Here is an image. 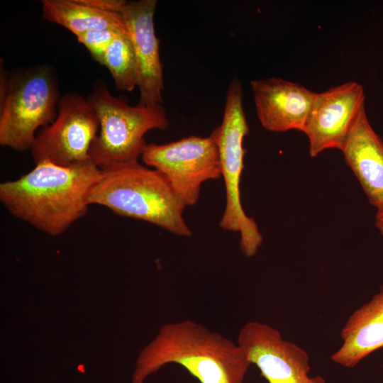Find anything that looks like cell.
<instances>
[{"label": "cell", "mask_w": 383, "mask_h": 383, "mask_svg": "<svg viewBox=\"0 0 383 383\" xmlns=\"http://www.w3.org/2000/svg\"><path fill=\"white\" fill-rule=\"evenodd\" d=\"M364 104L363 87L353 81L317 94L303 130L310 155L327 149L342 150Z\"/></svg>", "instance_id": "obj_10"}, {"label": "cell", "mask_w": 383, "mask_h": 383, "mask_svg": "<svg viewBox=\"0 0 383 383\" xmlns=\"http://www.w3.org/2000/svg\"><path fill=\"white\" fill-rule=\"evenodd\" d=\"M42 16L76 37L94 30L125 28L120 13L103 10L84 0H43Z\"/></svg>", "instance_id": "obj_15"}, {"label": "cell", "mask_w": 383, "mask_h": 383, "mask_svg": "<svg viewBox=\"0 0 383 383\" xmlns=\"http://www.w3.org/2000/svg\"><path fill=\"white\" fill-rule=\"evenodd\" d=\"M182 366L200 383H243L251 365L238 344L192 320L165 324L140 353L132 383L162 366Z\"/></svg>", "instance_id": "obj_2"}, {"label": "cell", "mask_w": 383, "mask_h": 383, "mask_svg": "<svg viewBox=\"0 0 383 383\" xmlns=\"http://www.w3.org/2000/svg\"><path fill=\"white\" fill-rule=\"evenodd\" d=\"M0 145L30 150L40 129L57 115L60 91L48 66L14 71L0 77Z\"/></svg>", "instance_id": "obj_4"}, {"label": "cell", "mask_w": 383, "mask_h": 383, "mask_svg": "<svg viewBox=\"0 0 383 383\" xmlns=\"http://www.w3.org/2000/svg\"><path fill=\"white\" fill-rule=\"evenodd\" d=\"M257 118L266 130L303 132L317 93L278 77L250 82Z\"/></svg>", "instance_id": "obj_12"}, {"label": "cell", "mask_w": 383, "mask_h": 383, "mask_svg": "<svg viewBox=\"0 0 383 383\" xmlns=\"http://www.w3.org/2000/svg\"><path fill=\"white\" fill-rule=\"evenodd\" d=\"M89 204L116 214L155 224L179 236L192 235L183 212L186 205L159 171L137 162L101 169Z\"/></svg>", "instance_id": "obj_3"}, {"label": "cell", "mask_w": 383, "mask_h": 383, "mask_svg": "<svg viewBox=\"0 0 383 383\" xmlns=\"http://www.w3.org/2000/svg\"><path fill=\"white\" fill-rule=\"evenodd\" d=\"M99 121V131L89 157L100 169L138 161L151 130L169 126L162 104L131 106L113 96L104 84H97L88 98Z\"/></svg>", "instance_id": "obj_5"}, {"label": "cell", "mask_w": 383, "mask_h": 383, "mask_svg": "<svg viewBox=\"0 0 383 383\" xmlns=\"http://www.w3.org/2000/svg\"><path fill=\"white\" fill-rule=\"evenodd\" d=\"M156 0L125 1L121 13L131 38L136 57L139 104H162L163 67L155 35Z\"/></svg>", "instance_id": "obj_11"}, {"label": "cell", "mask_w": 383, "mask_h": 383, "mask_svg": "<svg viewBox=\"0 0 383 383\" xmlns=\"http://www.w3.org/2000/svg\"><path fill=\"white\" fill-rule=\"evenodd\" d=\"M243 99L242 82L235 77L228 87L221 124L210 135L218 147L226 187V206L219 226L225 231L239 233L240 250L251 257L262 245L263 237L254 218L244 211L240 200V184L246 152L243 140L249 133Z\"/></svg>", "instance_id": "obj_6"}, {"label": "cell", "mask_w": 383, "mask_h": 383, "mask_svg": "<svg viewBox=\"0 0 383 383\" xmlns=\"http://www.w3.org/2000/svg\"><path fill=\"white\" fill-rule=\"evenodd\" d=\"M237 343L268 383H327L320 375L309 376L307 352L267 323L247 322L238 333Z\"/></svg>", "instance_id": "obj_9"}, {"label": "cell", "mask_w": 383, "mask_h": 383, "mask_svg": "<svg viewBox=\"0 0 383 383\" xmlns=\"http://www.w3.org/2000/svg\"><path fill=\"white\" fill-rule=\"evenodd\" d=\"M125 29L126 28L89 31L77 36V39L87 48L92 57L102 65L104 55L108 46L118 33Z\"/></svg>", "instance_id": "obj_17"}, {"label": "cell", "mask_w": 383, "mask_h": 383, "mask_svg": "<svg viewBox=\"0 0 383 383\" xmlns=\"http://www.w3.org/2000/svg\"><path fill=\"white\" fill-rule=\"evenodd\" d=\"M370 203L383 209V141L371 126L364 109L341 150Z\"/></svg>", "instance_id": "obj_13"}, {"label": "cell", "mask_w": 383, "mask_h": 383, "mask_svg": "<svg viewBox=\"0 0 383 383\" xmlns=\"http://www.w3.org/2000/svg\"><path fill=\"white\" fill-rule=\"evenodd\" d=\"M141 158L165 177L187 207L198 202L204 182L222 177L218 147L211 135H192L167 144L147 143Z\"/></svg>", "instance_id": "obj_7"}, {"label": "cell", "mask_w": 383, "mask_h": 383, "mask_svg": "<svg viewBox=\"0 0 383 383\" xmlns=\"http://www.w3.org/2000/svg\"><path fill=\"white\" fill-rule=\"evenodd\" d=\"M101 170L92 161L60 166L48 162L0 184V201L14 217L56 236L89 209V196Z\"/></svg>", "instance_id": "obj_1"}, {"label": "cell", "mask_w": 383, "mask_h": 383, "mask_svg": "<svg viewBox=\"0 0 383 383\" xmlns=\"http://www.w3.org/2000/svg\"><path fill=\"white\" fill-rule=\"evenodd\" d=\"M102 65L109 70L116 89L132 91L138 87L136 57L127 28L119 31L109 44Z\"/></svg>", "instance_id": "obj_16"}, {"label": "cell", "mask_w": 383, "mask_h": 383, "mask_svg": "<svg viewBox=\"0 0 383 383\" xmlns=\"http://www.w3.org/2000/svg\"><path fill=\"white\" fill-rule=\"evenodd\" d=\"M342 344L331 360L353 368L377 350L383 348V284L372 299L348 317L340 331Z\"/></svg>", "instance_id": "obj_14"}, {"label": "cell", "mask_w": 383, "mask_h": 383, "mask_svg": "<svg viewBox=\"0 0 383 383\" xmlns=\"http://www.w3.org/2000/svg\"><path fill=\"white\" fill-rule=\"evenodd\" d=\"M99 131V121L89 99L67 93L60 99L54 121L37 133L30 149L33 160L64 167L90 161Z\"/></svg>", "instance_id": "obj_8"}, {"label": "cell", "mask_w": 383, "mask_h": 383, "mask_svg": "<svg viewBox=\"0 0 383 383\" xmlns=\"http://www.w3.org/2000/svg\"><path fill=\"white\" fill-rule=\"evenodd\" d=\"M375 226L382 235H383V209L377 211L375 216Z\"/></svg>", "instance_id": "obj_18"}]
</instances>
